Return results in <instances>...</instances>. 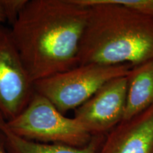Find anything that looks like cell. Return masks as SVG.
<instances>
[{
	"label": "cell",
	"instance_id": "6da1fadb",
	"mask_svg": "<svg viewBox=\"0 0 153 153\" xmlns=\"http://www.w3.org/2000/svg\"><path fill=\"white\" fill-rule=\"evenodd\" d=\"M89 11L78 0H28L9 32L33 82L78 65Z\"/></svg>",
	"mask_w": 153,
	"mask_h": 153
},
{
	"label": "cell",
	"instance_id": "7a4b0ae2",
	"mask_svg": "<svg viewBox=\"0 0 153 153\" xmlns=\"http://www.w3.org/2000/svg\"><path fill=\"white\" fill-rule=\"evenodd\" d=\"M89 7L78 65L128 64L153 60V18L109 0H78Z\"/></svg>",
	"mask_w": 153,
	"mask_h": 153
},
{
	"label": "cell",
	"instance_id": "3957f363",
	"mask_svg": "<svg viewBox=\"0 0 153 153\" xmlns=\"http://www.w3.org/2000/svg\"><path fill=\"white\" fill-rule=\"evenodd\" d=\"M6 126L17 136L41 143L85 146L91 135L74 118H68L47 98L35 92L24 111Z\"/></svg>",
	"mask_w": 153,
	"mask_h": 153
},
{
	"label": "cell",
	"instance_id": "277c9868",
	"mask_svg": "<svg viewBox=\"0 0 153 153\" xmlns=\"http://www.w3.org/2000/svg\"><path fill=\"white\" fill-rule=\"evenodd\" d=\"M128 64H85L34 82L35 92L47 98L62 114L76 109L111 80L127 76Z\"/></svg>",
	"mask_w": 153,
	"mask_h": 153
},
{
	"label": "cell",
	"instance_id": "5b68a950",
	"mask_svg": "<svg viewBox=\"0 0 153 153\" xmlns=\"http://www.w3.org/2000/svg\"><path fill=\"white\" fill-rule=\"evenodd\" d=\"M34 94V82L25 68L9 30L0 28V114L6 120L16 117Z\"/></svg>",
	"mask_w": 153,
	"mask_h": 153
},
{
	"label": "cell",
	"instance_id": "8992f818",
	"mask_svg": "<svg viewBox=\"0 0 153 153\" xmlns=\"http://www.w3.org/2000/svg\"><path fill=\"white\" fill-rule=\"evenodd\" d=\"M127 76L111 80L76 108L74 118L91 135H106L123 120Z\"/></svg>",
	"mask_w": 153,
	"mask_h": 153
},
{
	"label": "cell",
	"instance_id": "52a82bcc",
	"mask_svg": "<svg viewBox=\"0 0 153 153\" xmlns=\"http://www.w3.org/2000/svg\"><path fill=\"white\" fill-rule=\"evenodd\" d=\"M97 153H153V106L115 126Z\"/></svg>",
	"mask_w": 153,
	"mask_h": 153
},
{
	"label": "cell",
	"instance_id": "ba28073f",
	"mask_svg": "<svg viewBox=\"0 0 153 153\" xmlns=\"http://www.w3.org/2000/svg\"><path fill=\"white\" fill-rule=\"evenodd\" d=\"M127 78L123 120L129 119L153 106V60L132 67Z\"/></svg>",
	"mask_w": 153,
	"mask_h": 153
},
{
	"label": "cell",
	"instance_id": "9c48e42d",
	"mask_svg": "<svg viewBox=\"0 0 153 153\" xmlns=\"http://www.w3.org/2000/svg\"><path fill=\"white\" fill-rule=\"evenodd\" d=\"M0 133L9 153H97L105 135H93L85 146L78 148L55 143H41L30 141L15 135L6 126L0 114Z\"/></svg>",
	"mask_w": 153,
	"mask_h": 153
},
{
	"label": "cell",
	"instance_id": "30bf717a",
	"mask_svg": "<svg viewBox=\"0 0 153 153\" xmlns=\"http://www.w3.org/2000/svg\"><path fill=\"white\" fill-rule=\"evenodd\" d=\"M119 4L153 18V0H109Z\"/></svg>",
	"mask_w": 153,
	"mask_h": 153
},
{
	"label": "cell",
	"instance_id": "8fae6325",
	"mask_svg": "<svg viewBox=\"0 0 153 153\" xmlns=\"http://www.w3.org/2000/svg\"><path fill=\"white\" fill-rule=\"evenodd\" d=\"M28 0H1L7 22L12 25L22 12Z\"/></svg>",
	"mask_w": 153,
	"mask_h": 153
},
{
	"label": "cell",
	"instance_id": "7c38bea8",
	"mask_svg": "<svg viewBox=\"0 0 153 153\" xmlns=\"http://www.w3.org/2000/svg\"><path fill=\"white\" fill-rule=\"evenodd\" d=\"M6 22H7V17H6L4 9L1 0H0V28H2V24Z\"/></svg>",
	"mask_w": 153,
	"mask_h": 153
},
{
	"label": "cell",
	"instance_id": "4fadbf2b",
	"mask_svg": "<svg viewBox=\"0 0 153 153\" xmlns=\"http://www.w3.org/2000/svg\"><path fill=\"white\" fill-rule=\"evenodd\" d=\"M0 153H9L6 147L4 140L1 133H0Z\"/></svg>",
	"mask_w": 153,
	"mask_h": 153
}]
</instances>
